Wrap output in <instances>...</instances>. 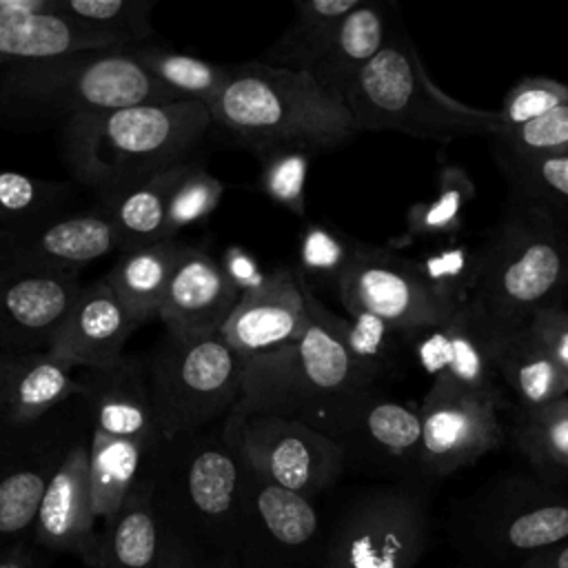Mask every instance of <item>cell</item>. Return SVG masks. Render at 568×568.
I'll return each instance as SVG.
<instances>
[{"label": "cell", "mask_w": 568, "mask_h": 568, "mask_svg": "<svg viewBox=\"0 0 568 568\" xmlns=\"http://www.w3.org/2000/svg\"><path fill=\"white\" fill-rule=\"evenodd\" d=\"M304 295L311 313L308 328L300 339L244 362V390L233 413L291 417L342 442L375 395V379L346 351L339 315L326 308L308 286Z\"/></svg>", "instance_id": "cell-1"}, {"label": "cell", "mask_w": 568, "mask_h": 568, "mask_svg": "<svg viewBox=\"0 0 568 568\" xmlns=\"http://www.w3.org/2000/svg\"><path fill=\"white\" fill-rule=\"evenodd\" d=\"M211 129V111L197 100L78 113L62 122V155L82 184L104 195L200 160Z\"/></svg>", "instance_id": "cell-2"}, {"label": "cell", "mask_w": 568, "mask_h": 568, "mask_svg": "<svg viewBox=\"0 0 568 568\" xmlns=\"http://www.w3.org/2000/svg\"><path fill=\"white\" fill-rule=\"evenodd\" d=\"M142 473L164 532L204 557L235 555L246 466L224 430V419L162 439L146 455Z\"/></svg>", "instance_id": "cell-3"}, {"label": "cell", "mask_w": 568, "mask_h": 568, "mask_svg": "<svg viewBox=\"0 0 568 568\" xmlns=\"http://www.w3.org/2000/svg\"><path fill=\"white\" fill-rule=\"evenodd\" d=\"M209 111L213 129L257 160L284 149L328 151L357 135L346 102L324 91L311 73L262 60L231 64Z\"/></svg>", "instance_id": "cell-4"}, {"label": "cell", "mask_w": 568, "mask_h": 568, "mask_svg": "<svg viewBox=\"0 0 568 568\" xmlns=\"http://www.w3.org/2000/svg\"><path fill=\"white\" fill-rule=\"evenodd\" d=\"M481 266L470 308L499 342L568 291V226L537 202L510 193L479 244Z\"/></svg>", "instance_id": "cell-5"}, {"label": "cell", "mask_w": 568, "mask_h": 568, "mask_svg": "<svg viewBox=\"0 0 568 568\" xmlns=\"http://www.w3.org/2000/svg\"><path fill=\"white\" fill-rule=\"evenodd\" d=\"M344 102L359 131H395L417 140L453 142L501 131L497 109L455 100L439 89L397 16L379 53L359 71Z\"/></svg>", "instance_id": "cell-6"}, {"label": "cell", "mask_w": 568, "mask_h": 568, "mask_svg": "<svg viewBox=\"0 0 568 568\" xmlns=\"http://www.w3.org/2000/svg\"><path fill=\"white\" fill-rule=\"evenodd\" d=\"M144 364L162 439L213 426L242 399L244 362L222 331H166Z\"/></svg>", "instance_id": "cell-7"}, {"label": "cell", "mask_w": 568, "mask_h": 568, "mask_svg": "<svg viewBox=\"0 0 568 568\" xmlns=\"http://www.w3.org/2000/svg\"><path fill=\"white\" fill-rule=\"evenodd\" d=\"M173 98L126 49L84 51L0 67V102L69 115L104 113Z\"/></svg>", "instance_id": "cell-8"}, {"label": "cell", "mask_w": 568, "mask_h": 568, "mask_svg": "<svg viewBox=\"0 0 568 568\" xmlns=\"http://www.w3.org/2000/svg\"><path fill=\"white\" fill-rule=\"evenodd\" d=\"M428 541L430 515L422 490L408 484L371 486L335 515L320 568H417Z\"/></svg>", "instance_id": "cell-9"}, {"label": "cell", "mask_w": 568, "mask_h": 568, "mask_svg": "<svg viewBox=\"0 0 568 568\" xmlns=\"http://www.w3.org/2000/svg\"><path fill=\"white\" fill-rule=\"evenodd\" d=\"M87 426L91 415L82 397L27 424H0V546L31 539L47 486Z\"/></svg>", "instance_id": "cell-10"}, {"label": "cell", "mask_w": 568, "mask_h": 568, "mask_svg": "<svg viewBox=\"0 0 568 568\" xmlns=\"http://www.w3.org/2000/svg\"><path fill=\"white\" fill-rule=\"evenodd\" d=\"M568 539V493L539 477H504L484 488L466 517V541L484 559L515 564Z\"/></svg>", "instance_id": "cell-11"}, {"label": "cell", "mask_w": 568, "mask_h": 568, "mask_svg": "<svg viewBox=\"0 0 568 568\" xmlns=\"http://www.w3.org/2000/svg\"><path fill=\"white\" fill-rule=\"evenodd\" d=\"M224 430L246 466L313 501L331 490L346 470L342 442L291 417L231 413L224 419Z\"/></svg>", "instance_id": "cell-12"}, {"label": "cell", "mask_w": 568, "mask_h": 568, "mask_svg": "<svg viewBox=\"0 0 568 568\" xmlns=\"http://www.w3.org/2000/svg\"><path fill=\"white\" fill-rule=\"evenodd\" d=\"M326 532L313 499L286 490L246 466L235 548L242 568H320Z\"/></svg>", "instance_id": "cell-13"}, {"label": "cell", "mask_w": 568, "mask_h": 568, "mask_svg": "<svg viewBox=\"0 0 568 568\" xmlns=\"http://www.w3.org/2000/svg\"><path fill=\"white\" fill-rule=\"evenodd\" d=\"M335 295L348 315L371 313L408 339L448 324L459 313L428 293L406 255L366 242L357 244Z\"/></svg>", "instance_id": "cell-14"}, {"label": "cell", "mask_w": 568, "mask_h": 568, "mask_svg": "<svg viewBox=\"0 0 568 568\" xmlns=\"http://www.w3.org/2000/svg\"><path fill=\"white\" fill-rule=\"evenodd\" d=\"M497 404L466 390L453 379H433L419 413L422 444L417 470L424 477H448L475 464L504 442Z\"/></svg>", "instance_id": "cell-15"}, {"label": "cell", "mask_w": 568, "mask_h": 568, "mask_svg": "<svg viewBox=\"0 0 568 568\" xmlns=\"http://www.w3.org/2000/svg\"><path fill=\"white\" fill-rule=\"evenodd\" d=\"M111 251H120V242L113 224L98 206L80 213H55L0 229V275L80 273Z\"/></svg>", "instance_id": "cell-16"}, {"label": "cell", "mask_w": 568, "mask_h": 568, "mask_svg": "<svg viewBox=\"0 0 568 568\" xmlns=\"http://www.w3.org/2000/svg\"><path fill=\"white\" fill-rule=\"evenodd\" d=\"M91 426L71 442L40 501L31 541L51 552L78 555L89 568L98 552L100 526L91 504Z\"/></svg>", "instance_id": "cell-17"}, {"label": "cell", "mask_w": 568, "mask_h": 568, "mask_svg": "<svg viewBox=\"0 0 568 568\" xmlns=\"http://www.w3.org/2000/svg\"><path fill=\"white\" fill-rule=\"evenodd\" d=\"M308 324L304 286L295 268L284 266L268 273L257 288L240 295L222 335L242 362H248L300 339Z\"/></svg>", "instance_id": "cell-18"}, {"label": "cell", "mask_w": 568, "mask_h": 568, "mask_svg": "<svg viewBox=\"0 0 568 568\" xmlns=\"http://www.w3.org/2000/svg\"><path fill=\"white\" fill-rule=\"evenodd\" d=\"M82 286L80 273L0 275V353L49 348Z\"/></svg>", "instance_id": "cell-19"}, {"label": "cell", "mask_w": 568, "mask_h": 568, "mask_svg": "<svg viewBox=\"0 0 568 568\" xmlns=\"http://www.w3.org/2000/svg\"><path fill=\"white\" fill-rule=\"evenodd\" d=\"M142 326L104 275L84 284L49 351L75 371L118 364L133 331Z\"/></svg>", "instance_id": "cell-20"}, {"label": "cell", "mask_w": 568, "mask_h": 568, "mask_svg": "<svg viewBox=\"0 0 568 568\" xmlns=\"http://www.w3.org/2000/svg\"><path fill=\"white\" fill-rule=\"evenodd\" d=\"M82 382L93 430L133 439L149 453L162 442L144 359L124 355L113 366L84 371Z\"/></svg>", "instance_id": "cell-21"}, {"label": "cell", "mask_w": 568, "mask_h": 568, "mask_svg": "<svg viewBox=\"0 0 568 568\" xmlns=\"http://www.w3.org/2000/svg\"><path fill=\"white\" fill-rule=\"evenodd\" d=\"M410 346L419 366L433 375V379H453L466 390L497 406L501 404V393L495 382L497 339L470 304L464 306L448 324L410 339Z\"/></svg>", "instance_id": "cell-22"}, {"label": "cell", "mask_w": 568, "mask_h": 568, "mask_svg": "<svg viewBox=\"0 0 568 568\" xmlns=\"http://www.w3.org/2000/svg\"><path fill=\"white\" fill-rule=\"evenodd\" d=\"M240 300L220 262L202 246L184 244L158 320L169 333H220Z\"/></svg>", "instance_id": "cell-23"}, {"label": "cell", "mask_w": 568, "mask_h": 568, "mask_svg": "<svg viewBox=\"0 0 568 568\" xmlns=\"http://www.w3.org/2000/svg\"><path fill=\"white\" fill-rule=\"evenodd\" d=\"M109 49L129 47L55 13L53 0H20L0 13V67Z\"/></svg>", "instance_id": "cell-24"}, {"label": "cell", "mask_w": 568, "mask_h": 568, "mask_svg": "<svg viewBox=\"0 0 568 568\" xmlns=\"http://www.w3.org/2000/svg\"><path fill=\"white\" fill-rule=\"evenodd\" d=\"M49 348L0 353V424H27L84 395L82 375Z\"/></svg>", "instance_id": "cell-25"}, {"label": "cell", "mask_w": 568, "mask_h": 568, "mask_svg": "<svg viewBox=\"0 0 568 568\" xmlns=\"http://www.w3.org/2000/svg\"><path fill=\"white\" fill-rule=\"evenodd\" d=\"M346 462L355 455L362 464L382 468H415L422 444V413L413 404L373 395L355 428L342 439Z\"/></svg>", "instance_id": "cell-26"}, {"label": "cell", "mask_w": 568, "mask_h": 568, "mask_svg": "<svg viewBox=\"0 0 568 568\" xmlns=\"http://www.w3.org/2000/svg\"><path fill=\"white\" fill-rule=\"evenodd\" d=\"M393 4L362 0L337 27L326 51L311 69L315 82L344 100L359 71L379 53L388 38Z\"/></svg>", "instance_id": "cell-27"}, {"label": "cell", "mask_w": 568, "mask_h": 568, "mask_svg": "<svg viewBox=\"0 0 568 568\" xmlns=\"http://www.w3.org/2000/svg\"><path fill=\"white\" fill-rule=\"evenodd\" d=\"M162 539L153 490L142 473L118 513L100 526L98 552L89 568H155Z\"/></svg>", "instance_id": "cell-28"}, {"label": "cell", "mask_w": 568, "mask_h": 568, "mask_svg": "<svg viewBox=\"0 0 568 568\" xmlns=\"http://www.w3.org/2000/svg\"><path fill=\"white\" fill-rule=\"evenodd\" d=\"M191 164V162H189ZM186 164L155 173L142 182L124 186L113 193L98 195V209L115 229L120 251L169 240L166 211L169 193Z\"/></svg>", "instance_id": "cell-29"}, {"label": "cell", "mask_w": 568, "mask_h": 568, "mask_svg": "<svg viewBox=\"0 0 568 568\" xmlns=\"http://www.w3.org/2000/svg\"><path fill=\"white\" fill-rule=\"evenodd\" d=\"M184 242L160 240L120 251L115 264L104 273L111 288L140 320H158L162 297L180 260Z\"/></svg>", "instance_id": "cell-30"}, {"label": "cell", "mask_w": 568, "mask_h": 568, "mask_svg": "<svg viewBox=\"0 0 568 568\" xmlns=\"http://www.w3.org/2000/svg\"><path fill=\"white\" fill-rule=\"evenodd\" d=\"M495 368L524 410L568 397V373L546 353L526 326L497 342Z\"/></svg>", "instance_id": "cell-31"}, {"label": "cell", "mask_w": 568, "mask_h": 568, "mask_svg": "<svg viewBox=\"0 0 568 568\" xmlns=\"http://www.w3.org/2000/svg\"><path fill=\"white\" fill-rule=\"evenodd\" d=\"M359 2L362 0H297L295 18L288 22L284 33L264 49L260 60L273 67L311 73L339 22Z\"/></svg>", "instance_id": "cell-32"}, {"label": "cell", "mask_w": 568, "mask_h": 568, "mask_svg": "<svg viewBox=\"0 0 568 568\" xmlns=\"http://www.w3.org/2000/svg\"><path fill=\"white\" fill-rule=\"evenodd\" d=\"M477 186L468 171L455 162H442L437 169L435 197L413 204L406 211V231L399 244L408 242H450L464 231L466 209L475 200Z\"/></svg>", "instance_id": "cell-33"}, {"label": "cell", "mask_w": 568, "mask_h": 568, "mask_svg": "<svg viewBox=\"0 0 568 568\" xmlns=\"http://www.w3.org/2000/svg\"><path fill=\"white\" fill-rule=\"evenodd\" d=\"M149 450L122 437L91 428V504L98 526L109 521L142 477Z\"/></svg>", "instance_id": "cell-34"}, {"label": "cell", "mask_w": 568, "mask_h": 568, "mask_svg": "<svg viewBox=\"0 0 568 568\" xmlns=\"http://www.w3.org/2000/svg\"><path fill=\"white\" fill-rule=\"evenodd\" d=\"M135 62H140L155 82H160L178 100H197L211 106L222 93L231 64H213L209 60L160 47L135 44L126 49Z\"/></svg>", "instance_id": "cell-35"}, {"label": "cell", "mask_w": 568, "mask_h": 568, "mask_svg": "<svg viewBox=\"0 0 568 568\" xmlns=\"http://www.w3.org/2000/svg\"><path fill=\"white\" fill-rule=\"evenodd\" d=\"M408 264L428 293L457 313L470 304L475 293L481 251L459 240L437 242L415 257H408Z\"/></svg>", "instance_id": "cell-36"}, {"label": "cell", "mask_w": 568, "mask_h": 568, "mask_svg": "<svg viewBox=\"0 0 568 568\" xmlns=\"http://www.w3.org/2000/svg\"><path fill=\"white\" fill-rule=\"evenodd\" d=\"M517 448L546 484L568 479V397L524 410L517 428Z\"/></svg>", "instance_id": "cell-37"}, {"label": "cell", "mask_w": 568, "mask_h": 568, "mask_svg": "<svg viewBox=\"0 0 568 568\" xmlns=\"http://www.w3.org/2000/svg\"><path fill=\"white\" fill-rule=\"evenodd\" d=\"M359 240L351 237L331 222H311L300 235L297 264L293 266L304 286L317 291H335L346 273Z\"/></svg>", "instance_id": "cell-38"}, {"label": "cell", "mask_w": 568, "mask_h": 568, "mask_svg": "<svg viewBox=\"0 0 568 568\" xmlns=\"http://www.w3.org/2000/svg\"><path fill=\"white\" fill-rule=\"evenodd\" d=\"M510 193L541 204L568 226V155L519 158L493 149Z\"/></svg>", "instance_id": "cell-39"}, {"label": "cell", "mask_w": 568, "mask_h": 568, "mask_svg": "<svg viewBox=\"0 0 568 568\" xmlns=\"http://www.w3.org/2000/svg\"><path fill=\"white\" fill-rule=\"evenodd\" d=\"M53 11L124 47L144 44L153 36V0H53Z\"/></svg>", "instance_id": "cell-40"}, {"label": "cell", "mask_w": 568, "mask_h": 568, "mask_svg": "<svg viewBox=\"0 0 568 568\" xmlns=\"http://www.w3.org/2000/svg\"><path fill=\"white\" fill-rule=\"evenodd\" d=\"M339 337L355 364L375 384L395 371L402 346L410 344L406 335L364 311L351 313L348 320L339 317Z\"/></svg>", "instance_id": "cell-41"}, {"label": "cell", "mask_w": 568, "mask_h": 568, "mask_svg": "<svg viewBox=\"0 0 568 568\" xmlns=\"http://www.w3.org/2000/svg\"><path fill=\"white\" fill-rule=\"evenodd\" d=\"M71 189L53 180H36L18 171L0 169V215L2 226L29 224L62 213Z\"/></svg>", "instance_id": "cell-42"}, {"label": "cell", "mask_w": 568, "mask_h": 568, "mask_svg": "<svg viewBox=\"0 0 568 568\" xmlns=\"http://www.w3.org/2000/svg\"><path fill=\"white\" fill-rule=\"evenodd\" d=\"M224 184L220 178L206 171V166L195 160L186 164L175 178L169 193V211H166V235L175 240V235L191 224L206 220L224 195Z\"/></svg>", "instance_id": "cell-43"}, {"label": "cell", "mask_w": 568, "mask_h": 568, "mask_svg": "<svg viewBox=\"0 0 568 568\" xmlns=\"http://www.w3.org/2000/svg\"><path fill=\"white\" fill-rule=\"evenodd\" d=\"M493 149L519 158H564L568 155V104L528 124L501 131L493 138Z\"/></svg>", "instance_id": "cell-44"}, {"label": "cell", "mask_w": 568, "mask_h": 568, "mask_svg": "<svg viewBox=\"0 0 568 568\" xmlns=\"http://www.w3.org/2000/svg\"><path fill=\"white\" fill-rule=\"evenodd\" d=\"M260 189L286 211L306 215V175L311 153L302 149H284L260 160Z\"/></svg>", "instance_id": "cell-45"}, {"label": "cell", "mask_w": 568, "mask_h": 568, "mask_svg": "<svg viewBox=\"0 0 568 568\" xmlns=\"http://www.w3.org/2000/svg\"><path fill=\"white\" fill-rule=\"evenodd\" d=\"M566 104H568L566 82H559L552 78H539V75L521 78L517 84L510 87L501 106L497 109L501 120V131L528 124Z\"/></svg>", "instance_id": "cell-46"}, {"label": "cell", "mask_w": 568, "mask_h": 568, "mask_svg": "<svg viewBox=\"0 0 568 568\" xmlns=\"http://www.w3.org/2000/svg\"><path fill=\"white\" fill-rule=\"evenodd\" d=\"M526 328L568 373V308L564 304L546 306L528 320Z\"/></svg>", "instance_id": "cell-47"}, {"label": "cell", "mask_w": 568, "mask_h": 568, "mask_svg": "<svg viewBox=\"0 0 568 568\" xmlns=\"http://www.w3.org/2000/svg\"><path fill=\"white\" fill-rule=\"evenodd\" d=\"M220 266L229 277V282L240 291V295L257 288L268 275L260 268V262L240 244H231L224 248Z\"/></svg>", "instance_id": "cell-48"}, {"label": "cell", "mask_w": 568, "mask_h": 568, "mask_svg": "<svg viewBox=\"0 0 568 568\" xmlns=\"http://www.w3.org/2000/svg\"><path fill=\"white\" fill-rule=\"evenodd\" d=\"M204 561H206V557L202 552L193 550L178 537L164 532L162 550H160L155 568H204Z\"/></svg>", "instance_id": "cell-49"}, {"label": "cell", "mask_w": 568, "mask_h": 568, "mask_svg": "<svg viewBox=\"0 0 568 568\" xmlns=\"http://www.w3.org/2000/svg\"><path fill=\"white\" fill-rule=\"evenodd\" d=\"M0 568H42L38 546L31 539L0 546Z\"/></svg>", "instance_id": "cell-50"}, {"label": "cell", "mask_w": 568, "mask_h": 568, "mask_svg": "<svg viewBox=\"0 0 568 568\" xmlns=\"http://www.w3.org/2000/svg\"><path fill=\"white\" fill-rule=\"evenodd\" d=\"M517 568H568V539L528 557Z\"/></svg>", "instance_id": "cell-51"}, {"label": "cell", "mask_w": 568, "mask_h": 568, "mask_svg": "<svg viewBox=\"0 0 568 568\" xmlns=\"http://www.w3.org/2000/svg\"><path fill=\"white\" fill-rule=\"evenodd\" d=\"M204 568H242L237 557L233 552H224V555H215V557H206Z\"/></svg>", "instance_id": "cell-52"}, {"label": "cell", "mask_w": 568, "mask_h": 568, "mask_svg": "<svg viewBox=\"0 0 568 568\" xmlns=\"http://www.w3.org/2000/svg\"><path fill=\"white\" fill-rule=\"evenodd\" d=\"M0 224H2V215H0Z\"/></svg>", "instance_id": "cell-53"}]
</instances>
